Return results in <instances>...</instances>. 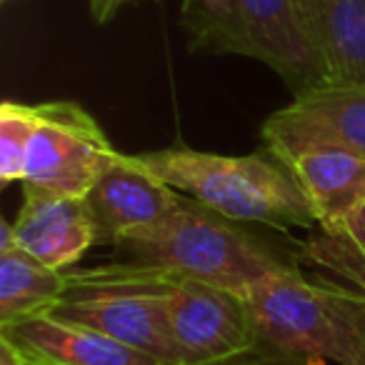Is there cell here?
I'll list each match as a JSON object with an SVG mask.
<instances>
[{
    "label": "cell",
    "mask_w": 365,
    "mask_h": 365,
    "mask_svg": "<svg viewBox=\"0 0 365 365\" xmlns=\"http://www.w3.org/2000/svg\"><path fill=\"white\" fill-rule=\"evenodd\" d=\"M123 160L233 223H258L273 230L318 228L298 180L270 150L220 155L170 145L123 153Z\"/></svg>",
    "instance_id": "obj_1"
},
{
    "label": "cell",
    "mask_w": 365,
    "mask_h": 365,
    "mask_svg": "<svg viewBox=\"0 0 365 365\" xmlns=\"http://www.w3.org/2000/svg\"><path fill=\"white\" fill-rule=\"evenodd\" d=\"M113 263L160 270L245 295L255 285L298 268V260L260 243L240 223L185 198L182 208L158 228L115 245Z\"/></svg>",
    "instance_id": "obj_2"
},
{
    "label": "cell",
    "mask_w": 365,
    "mask_h": 365,
    "mask_svg": "<svg viewBox=\"0 0 365 365\" xmlns=\"http://www.w3.org/2000/svg\"><path fill=\"white\" fill-rule=\"evenodd\" d=\"M258 345L308 365H365V295L285 270L245 293Z\"/></svg>",
    "instance_id": "obj_3"
},
{
    "label": "cell",
    "mask_w": 365,
    "mask_h": 365,
    "mask_svg": "<svg viewBox=\"0 0 365 365\" xmlns=\"http://www.w3.org/2000/svg\"><path fill=\"white\" fill-rule=\"evenodd\" d=\"M180 26L193 53L253 58L278 73L293 96L333 81L298 0H182Z\"/></svg>",
    "instance_id": "obj_4"
},
{
    "label": "cell",
    "mask_w": 365,
    "mask_h": 365,
    "mask_svg": "<svg viewBox=\"0 0 365 365\" xmlns=\"http://www.w3.org/2000/svg\"><path fill=\"white\" fill-rule=\"evenodd\" d=\"M38 123L26 158L23 188L88 198L101 175L118 160L110 138L73 101L38 103Z\"/></svg>",
    "instance_id": "obj_5"
},
{
    "label": "cell",
    "mask_w": 365,
    "mask_h": 365,
    "mask_svg": "<svg viewBox=\"0 0 365 365\" xmlns=\"http://www.w3.org/2000/svg\"><path fill=\"white\" fill-rule=\"evenodd\" d=\"M165 303L180 365H218L258 348L245 295L165 273Z\"/></svg>",
    "instance_id": "obj_6"
},
{
    "label": "cell",
    "mask_w": 365,
    "mask_h": 365,
    "mask_svg": "<svg viewBox=\"0 0 365 365\" xmlns=\"http://www.w3.org/2000/svg\"><path fill=\"white\" fill-rule=\"evenodd\" d=\"M273 155L305 145H338L365 158V81H330L293 98L263 123Z\"/></svg>",
    "instance_id": "obj_7"
},
{
    "label": "cell",
    "mask_w": 365,
    "mask_h": 365,
    "mask_svg": "<svg viewBox=\"0 0 365 365\" xmlns=\"http://www.w3.org/2000/svg\"><path fill=\"white\" fill-rule=\"evenodd\" d=\"M86 200L96 225V245L115 248L170 220L182 208L185 195L130 168L120 153Z\"/></svg>",
    "instance_id": "obj_8"
},
{
    "label": "cell",
    "mask_w": 365,
    "mask_h": 365,
    "mask_svg": "<svg viewBox=\"0 0 365 365\" xmlns=\"http://www.w3.org/2000/svg\"><path fill=\"white\" fill-rule=\"evenodd\" d=\"M11 225L18 248L53 270L76 265L96 245L86 198L23 188V205Z\"/></svg>",
    "instance_id": "obj_9"
},
{
    "label": "cell",
    "mask_w": 365,
    "mask_h": 365,
    "mask_svg": "<svg viewBox=\"0 0 365 365\" xmlns=\"http://www.w3.org/2000/svg\"><path fill=\"white\" fill-rule=\"evenodd\" d=\"M298 180L318 230L335 233L365 210V158L338 145H305L275 155Z\"/></svg>",
    "instance_id": "obj_10"
},
{
    "label": "cell",
    "mask_w": 365,
    "mask_h": 365,
    "mask_svg": "<svg viewBox=\"0 0 365 365\" xmlns=\"http://www.w3.org/2000/svg\"><path fill=\"white\" fill-rule=\"evenodd\" d=\"M0 335L11 340L28 363L41 365H173L150 353L120 343L86 325L66 323L53 315H33L3 325Z\"/></svg>",
    "instance_id": "obj_11"
},
{
    "label": "cell",
    "mask_w": 365,
    "mask_h": 365,
    "mask_svg": "<svg viewBox=\"0 0 365 365\" xmlns=\"http://www.w3.org/2000/svg\"><path fill=\"white\" fill-rule=\"evenodd\" d=\"M333 81H365V0H298Z\"/></svg>",
    "instance_id": "obj_12"
},
{
    "label": "cell",
    "mask_w": 365,
    "mask_h": 365,
    "mask_svg": "<svg viewBox=\"0 0 365 365\" xmlns=\"http://www.w3.org/2000/svg\"><path fill=\"white\" fill-rule=\"evenodd\" d=\"M68 293V273L53 270L23 253L13 240V225L0 223V328L43 315Z\"/></svg>",
    "instance_id": "obj_13"
},
{
    "label": "cell",
    "mask_w": 365,
    "mask_h": 365,
    "mask_svg": "<svg viewBox=\"0 0 365 365\" xmlns=\"http://www.w3.org/2000/svg\"><path fill=\"white\" fill-rule=\"evenodd\" d=\"M295 260L365 293V210L335 233L310 230L308 238L298 245Z\"/></svg>",
    "instance_id": "obj_14"
},
{
    "label": "cell",
    "mask_w": 365,
    "mask_h": 365,
    "mask_svg": "<svg viewBox=\"0 0 365 365\" xmlns=\"http://www.w3.org/2000/svg\"><path fill=\"white\" fill-rule=\"evenodd\" d=\"M38 123V108L6 101L0 106V185L23 182L26 158Z\"/></svg>",
    "instance_id": "obj_15"
},
{
    "label": "cell",
    "mask_w": 365,
    "mask_h": 365,
    "mask_svg": "<svg viewBox=\"0 0 365 365\" xmlns=\"http://www.w3.org/2000/svg\"><path fill=\"white\" fill-rule=\"evenodd\" d=\"M218 365H308V363L258 345V348H253L250 353H243V355H238V358L225 360V363H218Z\"/></svg>",
    "instance_id": "obj_16"
},
{
    "label": "cell",
    "mask_w": 365,
    "mask_h": 365,
    "mask_svg": "<svg viewBox=\"0 0 365 365\" xmlns=\"http://www.w3.org/2000/svg\"><path fill=\"white\" fill-rule=\"evenodd\" d=\"M123 0H88V6H91V16L98 26H106L113 16L118 13Z\"/></svg>",
    "instance_id": "obj_17"
},
{
    "label": "cell",
    "mask_w": 365,
    "mask_h": 365,
    "mask_svg": "<svg viewBox=\"0 0 365 365\" xmlns=\"http://www.w3.org/2000/svg\"><path fill=\"white\" fill-rule=\"evenodd\" d=\"M0 365H26V358L21 355V350L0 335Z\"/></svg>",
    "instance_id": "obj_18"
},
{
    "label": "cell",
    "mask_w": 365,
    "mask_h": 365,
    "mask_svg": "<svg viewBox=\"0 0 365 365\" xmlns=\"http://www.w3.org/2000/svg\"><path fill=\"white\" fill-rule=\"evenodd\" d=\"M3 3H18V0H3Z\"/></svg>",
    "instance_id": "obj_19"
},
{
    "label": "cell",
    "mask_w": 365,
    "mask_h": 365,
    "mask_svg": "<svg viewBox=\"0 0 365 365\" xmlns=\"http://www.w3.org/2000/svg\"><path fill=\"white\" fill-rule=\"evenodd\" d=\"M26 365H41V363H28V360H26Z\"/></svg>",
    "instance_id": "obj_20"
},
{
    "label": "cell",
    "mask_w": 365,
    "mask_h": 365,
    "mask_svg": "<svg viewBox=\"0 0 365 365\" xmlns=\"http://www.w3.org/2000/svg\"><path fill=\"white\" fill-rule=\"evenodd\" d=\"M363 295H365V293H363Z\"/></svg>",
    "instance_id": "obj_21"
}]
</instances>
